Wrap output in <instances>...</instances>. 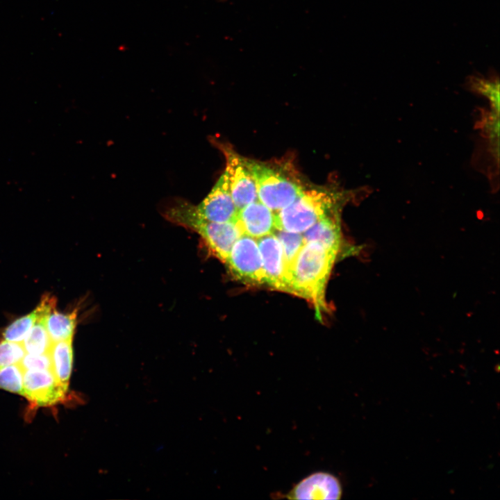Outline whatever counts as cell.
Listing matches in <instances>:
<instances>
[{
    "instance_id": "cell-1",
    "label": "cell",
    "mask_w": 500,
    "mask_h": 500,
    "mask_svg": "<svg viewBox=\"0 0 500 500\" xmlns=\"http://www.w3.org/2000/svg\"><path fill=\"white\" fill-rule=\"evenodd\" d=\"M338 253L318 242H307L287 269L288 292L310 300L318 318L326 310L325 289Z\"/></svg>"
},
{
    "instance_id": "cell-2",
    "label": "cell",
    "mask_w": 500,
    "mask_h": 500,
    "mask_svg": "<svg viewBox=\"0 0 500 500\" xmlns=\"http://www.w3.org/2000/svg\"><path fill=\"white\" fill-rule=\"evenodd\" d=\"M348 194L334 188L305 187L290 205L274 212L276 229L302 233L319 219L340 212Z\"/></svg>"
},
{
    "instance_id": "cell-3",
    "label": "cell",
    "mask_w": 500,
    "mask_h": 500,
    "mask_svg": "<svg viewBox=\"0 0 500 500\" xmlns=\"http://www.w3.org/2000/svg\"><path fill=\"white\" fill-rule=\"evenodd\" d=\"M164 216L199 233L212 254L224 262L233 244L244 234L238 219L228 222L207 221L199 215L196 206L183 199L172 201L165 210Z\"/></svg>"
},
{
    "instance_id": "cell-4",
    "label": "cell",
    "mask_w": 500,
    "mask_h": 500,
    "mask_svg": "<svg viewBox=\"0 0 500 500\" xmlns=\"http://www.w3.org/2000/svg\"><path fill=\"white\" fill-rule=\"evenodd\" d=\"M256 183L258 199L276 212L290 205L305 185L289 167L246 158Z\"/></svg>"
},
{
    "instance_id": "cell-5",
    "label": "cell",
    "mask_w": 500,
    "mask_h": 500,
    "mask_svg": "<svg viewBox=\"0 0 500 500\" xmlns=\"http://www.w3.org/2000/svg\"><path fill=\"white\" fill-rule=\"evenodd\" d=\"M225 263L240 281L251 285L265 283L260 253L255 238L242 235L233 244Z\"/></svg>"
},
{
    "instance_id": "cell-6",
    "label": "cell",
    "mask_w": 500,
    "mask_h": 500,
    "mask_svg": "<svg viewBox=\"0 0 500 500\" xmlns=\"http://www.w3.org/2000/svg\"><path fill=\"white\" fill-rule=\"evenodd\" d=\"M226 158L227 173L233 202L238 211L258 200L256 183L248 167L246 158L239 155L229 144L215 142Z\"/></svg>"
},
{
    "instance_id": "cell-7",
    "label": "cell",
    "mask_w": 500,
    "mask_h": 500,
    "mask_svg": "<svg viewBox=\"0 0 500 500\" xmlns=\"http://www.w3.org/2000/svg\"><path fill=\"white\" fill-rule=\"evenodd\" d=\"M67 389L51 369L24 371L22 396L38 406H49L60 402L65 398Z\"/></svg>"
},
{
    "instance_id": "cell-8",
    "label": "cell",
    "mask_w": 500,
    "mask_h": 500,
    "mask_svg": "<svg viewBox=\"0 0 500 500\" xmlns=\"http://www.w3.org/2000/svg\"><path fill=\"white\" fill-rule=\"evenodd\" d=\"M199 215L212 222H228L238 220L237 209L230 190L227 173L224 170L210 192L197 206Z\"/></svg>"
},
{
    "instance_id": "cell-9",
    "label": "cell",
    "mask_w": 500,
    "mask_h": 500,
    "mask_svg": "<svg viewBox=\"0 0 500 500\" xmlns=\"http://www.w3.org/2000/svg\"><path fill=\"white\" fill-rule=\"evenodd\" d=\"M258 239L265 274V284L288 292L285 260L280 241L274 233Z\"/></svg>"
},
{
    "instance_id": "cell-10",
    "label": "cell",
    "mask_w": 500,
    "mask_h": 500,
    "mask_svg": "<svg viewBox=\"0 0 500 500\" xmlns=\"http://www.w3.org/2000/svg\"><path fill=\"white\" fill-rule=\"evenodd\" d=\"M285 495L290 499H339L342 488L334 475L318 472L303 478Z\"/></svg>"
},
{
    "instance_id": "cell-11",
    "label": "cell",
    "mask_w": 500,
    "mask_h": 500,
    "mask_svg": "<svg viewBox=\"0 0 500 500\" xmlns=\"http://www.w3.org/2000/svg\"><path fill=\"white\" fill-rule=\"evenodd\" d=\"M238 219L244 234L253 238L273 233L276 230L274 212L258 199L240 209Z\"/></svg>"
},
{
    "instance_id": "cell-12",
    "label": "cell",
    "mask_w": 500,
    "mask_h": 500,
    "mask_svg": "<svg viewBox=\"0 0 500 500\" xmlns=\"http://www.w3.org/2000/svg\"><path fill=\"white\" fill-rule=\"evenodd\" d=\"M56 299L51 295H44L38 306L30 313L10 324L2 332L5 340L22 342L25 336L36 322L46 317L55 308Z\"/></svg>"
},
{
    "instance_id": "cell-13",
    "label": "cell",
    "mask_w": 500,
    "mask_h": 500,
    "mask_svg": "<svg viewBox=\"0 0 500 500\" xmlns=\"http://www.w3.org/2000/svg\"><path fill=\"white\" fill-rule=\"evenodd\" d=\"M304 243L315 241L333 250L339 251L340 245V227L339 212L319 219L303 232Z\"/></svg>"
},
{
    "instance_id": "cell-14",
    "label": "cell",
    "mask_w": 500,
    "mask_h": 500,
    "mask_svg": "<svg viewBox=\"0 0 500 500\" xmlns=\"http://www.w3.org/2000/svg\"><path fill=\"white\" fill-rule=\"evenodd\" d=\"M72 340L54 342L49 350L51 370L58 380L68 388L73 365Z\"/></svg>"
},
{
    "instance_id": "cell-15",
    "label": "cell",
    "mask_w": 500,
    "mask_h": 500,
    "mask_svg": "<svg viewBox=\"0 0 500 500\" xmlns=\"http://www.w3.org/2000/svg\"><path fill=\"white\" fill-rule=\"evenodd\" d=\"M76 311L60 312L53 308L45 317L44 324L53 342L72 340L76 325Z\"/></svg>"
},
{
    "instance_id": "cell-16",
    "label": "cell",
    "mask_w": 500,
    "mask_h": 500,
    "mask_svg": "<svg viewBox=\"0 0 500 500\" xmlns=\"http://www.w3.org/2000/svg\"><path fill=\"white\" fill-rule=\"evenodd\" d=\"M45 317L40 318L22 341L26 353L42 354L49 351L52 345L44 324Z\"/></svg>"
},
{
    "instance_id": "cell-17",
    "label": "cell",
    "mask_w": 500,
    "mask_h": 500,
    "mask_svg": "<svg viewBox=\"0 0 500 500\" xmlns=\"http://www.w3.org/2000/svg\"><path fill=\"white\" fill-rule=\"evenodd\" d=\"M273 233L282 245L287 273V269L304 244L303 235L301 233H292L280 229H276Z\"/></svg>"
},
{
    "instance_id": "cell-18",
    "label": "cell",
    "mask_w": 500,
    "mask_h": 500,
    "mask_svg": "<svg viewBox=\"0 0 500 500\" xmlns=\"http://www.w3.org/2000/svg\"><path fill=\"white\" fill-rule=\"evenodd\" d=\"M24 374L19 363L0 369V389L22 395Z\"/></svg>"
},
{
    "instance_id": "cell-19",
    "label": "cell",
    "mask_w": 500,
    "mask_h": 500,
    "mask_svg": "<svg viewBox=\"0 0 500 500\" xmlns=\"http://www.w3.org/2000/svg\"><path fill=\"white\" fill-rule=\"evenodd\" d=\"M22 342H0V369L19 363L26 354Z\"/></svg>"
},
{
    "instance_id": "cell-20",
    "label": "cell",
    "mask_w": 500,
    "mask_h": 500,
    "mask_svg": "<svg viewBox=\"0 0 500 500\" xmlns=\"http://www.w3.org/2000/svg\"><path fill=\"white\" fill-rule=\"evenodd\" d=\"M19 365L24 371L28 369H51L49 351L42 354L26 353Z\"/></svg>"
}]
</instances>
